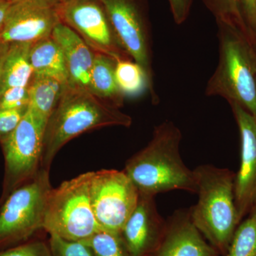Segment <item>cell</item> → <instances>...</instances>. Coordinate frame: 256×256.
Returning a JSON list of instances; mask_svg holds the SVG:
<instances>
[{"label":"cell","instance_id":"2e32d148","mask_svg":"<svg viewBox=\"0 0 256 256\" xmlns=\"http://www.w3.org/2000/svg\"><path fill=\"white\" fill-rule=\"evenodd\" d=\"M116 60L102 54H94L90 76V90L109 105L120 109L126 96L120 90L116 82Z\"/></svg>","mask_w":256,"mask_h":256},{"label":"cell","instance_id":"3957f363","mask_svg":"<svg viewBox=\"0 0 256 256\" xmlns=\"http://www.w3.org/2000/svg\"><path fill=\"white\" fill-rule=\"evenodd\" d=\"M216 22L220 57L205 94L238 104L256 118V50L246 30Z\"/></svg>","mask_w":256,"mask_h":256},{"label":"cell","instance_id":"8fae6325","mask_svg":"<svg viewBox=\"0 0 256 256\" xmlns=\"http://www.w3.org/2000/svg\"><path fill=\"white\" fill-rule=\"evenodd\" d=\"M60 23L58 8L48 0H10L0 42L34 44L52 36Z\"/></svg>","mask_w":256,"mask_h":256},{"label":"cell","instance_id":"836d02e7","mask_svg":"<svg viewBox=\"0 0 256 256\" xmlns=\"http://www.w3.org/2000/svg\"><path fill=\"white\" fill-rule=\"evenodd\" d=\"M48 1L52 3H53V4L56 5V6H58V5L64 3V2L67 1V0H48Z\"/></svg>","mask_w":256,"mask_h":256},{"label":"cell","instance_id":"4fadbf2b","mask_svg":"<svg viewBox=\"0 0 256 256\" xmlns=\"http://www.w3.org/2000/svg\"><path fill=\"white\" fill-rule=\"evenodd\" d=\"M238 126L240 163L234 182L236 205L240 222L256 201V118L238 104H229Z\"/></svg>","mask_w":256,"mask_h":256},{"label":"cell","instance_id":"ffe728a7","mask_svg":"<svg viewBox=\"0 0 256 256\" xmlns=\"http://www.w3.org/2000/svg\"><path fill=\"white\" fill-rule=\"evenodd\" d=\"M114 73L120 90L126 97H136L149 90V82L146 72L134 60H118Z\"/></svg>","mask_w":256,"mask_h":256},{"label":"cell","instance_id":"1f68e13d","mask_svg":"<svg viewBox=\"0 0 256 256\" xmlns=\"http://www.w3.org/2000/svg\"><path fill=\"white\" fill-rule=\"evenodd\" d=\"M249 216L252 217V218H255L256 220V201L254 204L252 205V210H250V213L248 214Z\"/></svg>","mask_w":256,"mask_h":256},{"label":"cell","instance_id":"7a4b0ae2","mask_svg":"<svg viewBox=\"0 0 256 256\" xmlns=\"http://www.w3.org/2000/svg\"><path fill=\"white\" fill-rule=\"evenodd\" d=\"M132 124L129 114L90 90L66 85L45 128L42 168L50 170L60 150L82 133L112 126L130 128Z\"/></svg>","mask_w":256,"mask_h":256},{"label":"cell","instance_id":"d4e9b609","mask_svg":"<svg viewBox=\"0 0 256 256\" xmlns=\"http://www.w3.org/2000/svg\"><path fill=\"white\" fill-rule=\"evenodd\" d=\"M0 256H53L48 240L32 238L15 246L0 250Z\"/></svg>","mask_w":256,"mask_h":256},{"label":"cell","instance_id":"d6986e66","mask_svg":"<svg viewBox=\"0 0 256 256\" xmlns=\"http://www.w3.org/2000/svg\"><path fill=\"white\" fill-rule=\"evenodd\" d=\"M66 86V84L56 79L33 76L28 86V108L46 126Z\"/></svg>","mask_w":256,"mask_h":256},{"label":"cell","instance_id":"44dd1931","mask_svg":"<svg viewBox=\"0 0 256 256\" xmlns=\"http://www.w3.org/2000/svg\"><path fill=\"white\" fill-rule=\"evenodd\" d=\"M226 256H256V220L240 222L234 234Z\"/></svg>","mask_w":256,"mask_h":256},{"label":"cell","instance_id":"4316f807","mask_svg":"<svg viewBox=\"0 0 256 256\" xmlns=\"http://www.w3.org/2000/svg\"><path fill=\"white\" fill-rule=\"evenodd\" d=\"M28 110V108L0 110V139L6 137L18 128Z\"/></svg>","mask_w":256,"mask_h":256},{"label":"cell","instance_id":"ac0fdd59","mask_svg":"<svg viewBox=\"0 0 256 256\" xmlns=\"http://www.w3.org/2000/svg\"><path fill=\"white\" fill-rule=\"evenodd\" d=\"M32 44H10L3 64L0 95L10 88L28 86L34 72L30 62Z\"/></svg>","mask_w":256,"mask_h":256},{"label":"cell","instance_id":"7c38bea8","mask_svg":"<svg viewBox=\"0 0 256 256\" xmlns=\"http://www.w3.org/2000/svg\"><path fill=\"white\" fill-rule=\"evenodd\" d=\"M168 222L156 208V196L140 194L137 206L120 236L129 256H153L166 234Z\"/></svg>","mask_w":256,"mask_h":256},{"label":"cell","instance_id":"8992f818","mask_svg":"<svg viewBox=\"0 0 256 256\" xmlns=\"http://www.w3.org/2000/svg\"><path fill=\"white\" fill-rule=\"evenodd\" d=\"M50 170L42 168L32 181L13 192L0 206V250L34 238L43 230Z\"/></svg>","mask_w":256,"mask_h":256},{"label":"cell","instance_id":"6da1fadb","mask_svg":"<svg viewBox=\"0 0 256 256\" xmlns=\"http://www.w3.org/2000/svg\"><path fill=\"white\" fill-rule=\"evenodd\" d=\"M182 134L172 122L156 126L149 143L126 162L124 172L140 194L182 190L196 194L194 172L184 162L180 154Z\"/></svg>","mask_w":256,"mask_h":256},{"label":"cell","instance_id":"f1b7e54d","mask_svg":"<svg viewBox=\"0 0 256 256\" xmlns=\"http://www.w3.org/2000/svg\"><path fill=\"white\" fill-rule=\"evenodd\" d=\"M193 0H168L170 10L176 24L186 22L191 11Z\"/></svg>","mask_w":256,"mask_h":256},{"label":"cell","instance_id":"d6a6232c","mask_svg":"<svg viewBox=\"0 0 256 256\" xmlns=\"http://www.w3.org/2000/svg\"><path fill=\"white\" fill-rule=\"evenodd\" d=\"M250 40L254 44V46L255 47L256 50V30L252 32V34L250 35Z\"/></svg>","mask_w":256,"mask_h":256},{"label":"cell","instance_id":"9c48e42d","mask_svg":"<svg viewBox=\"0 0 256 256\" xmlns=\"http://www.w3.org/2000/svg\"><path fill=\"white\" fill-rule=\"evenodd\" d=\"M90 196L100 228L120 234L137 206L140 193L124 170H101L92 172Z\"/></svg>","mask_w":256,"mask_h":256},{"label":"cell","instance_id":"277c9868","mask_svg":"<svg viewBox=\"0 0 256 256\" xmlns=\"http://www.w3.org/2000/svg\"><path fill=\"white\" fill-rule=\"evenodd\" d=\"M198 201L188 210L196 228L220 256H226L240 224L236 205V173L212 164L194 170Z\"/></svg>","mask_w":256,"mask_h":256},{"label":"cell","instance_id":"e0dca14e","mask_svg":"<svg viewBox=\"0 0 256 256\" xmlns=\"http://www.w3.org/2000/svg\"><path fill=\"white\" fill-rule=\"evenodd\" d=\"M30 62L35 76L48 77L68 84L63 52L52 36L32 44Z\"/></svg>","mask_w":256,"mask_h":256},{"label":"cell","instance_id":"ba28073f","mask_svg":"<svg viewBox=\"0 0 256 256\" xmlns=\"http://www.w3.org/2000/svg\"><path fill=\"white\" fill-rule=\"evenodd\" d=\"M107 12L122 46L134 62L144 69L154 105L160 98L154 87L152 38L146 0H99Z\"/></svg>","mask_w":256,"mask_h":256},{"label":"cell","instance_id":"4dcf8cb0","mask_svg":"<svg viewBox=\"0 0 256 256\" xmlns=\"http://www.w3.org/2000/svg\"><path fill=\"white\" fill-rule=\"evenodd\" d=\"M9 6L10 0H0V30L4 24Z\"/></svg>","mask_w":256,"mask_h":256},{"label":"cell","instance_id":"30bf717a","mask_svg":"<svg viewBox=\"0 0 256 256\" xmlns=\"http://www.w3.org/2000/svg\"><path fill=\"white\" fill-rule=\"evenodd\" d=\"M57 8L60 22L76 32L94 52L108 56L116 62L132 60L99 0H67Z\"/></svg>","mask_w":256,"mask_h":256},{"label":"cell","instance_id":"52a82bcc","mask_svg":"<svg viewBox=\"0 0 256 256\" xmlns=\"http://www.w3.org/2000/svg\"><path fill=\"white\" fill-rule=\"evenodd\" d=\"M46 124L28 108L18 128L0 139L4 174L0 206L15 190L32 181L42 169Z\"/></svg>","mask_w":256,"mask_h":256},{"label":"cell","instance_id":"5bb4252c","mask_svg":"<svg viewBox=\"0 0 256 256\" xmlns=\"http://www.w3.org/2000/svg\"><path fill=\"white\" fill-rule=\"evenodd\" d=\"M166 234L153 256H220L193 224L190 210H178L166 220Z\"/></svg>","mask_w":256,"mask_h":256},{"label":"cell","instance_id":"cb8c5ba5","mask_svg":"<svg viewBox=\"0 0 256 256\" xmlns=\"http://www.w3.org/2000/svg\"><path fill=\"white\" fill-rule=\"evenodd\" d=\"M53 256H94L87 244L50 235L48 240Z\"/></svg>","mask_w":256,"mask_h":256},{"label":"cell","instance_id":"9a60e30c","mask_svg":"<svg viewBox=\"0 0 256 256\" xmlns=\"http://www.w3.org/2000/svg\"><path fill=\"white\" fill-rule=\"evenodd\" d=\"M52 37L63 52L68 75L67 86L90 90V72L95 52L76 32L62 22L56 26Z\"/></svg>","mask_w":256,"mask_h":256},{"label":"cell","instance_id":"7402d4cb","mask_svg":"<svg viewBox=\"0 0 256 256\" xmlns=\"http://www.w3.org/2000/svg\"><path fill=\"white\" fill-rule=\"evenodd\" d=\"M85 242L94 256H129L119 234L100 229Z\"/></svg>","mask_w":256,"mask_h":256},{"label":"cell","instance_id":"5b68a950","mask_svg":"<svg viewBox=\"0 0 256 256\" xmlns=\"http://www.w3.org/2000/svg\"><path fill=\"white\" fill-rule=\"evenodd\" d=\"M92 172L52 188L47 197L43 230L72 242H84L100 230L90 203Z\"/></svg>","mask_w":256,"mask_h":256},{"label":"cell","instance_id":"484cf974","mask_svg":"<svg viewBox=\"0 0 256 256\" xmlns=\"http://www.w3.org/2000/svg\"><path fill=\"white\" fill-rule=\"evenodd\" d=\"M28 104V86L10 88L0 95V110L26 108Z\"/></svg>","mask_w":256,"mask_h":256},{"label":"cell","instance_id":"603a6c76","mask_svg":"<svg viewBox=\"0 0 256 256\" xmlns=\"http://www.w3.org/2000/svg\"><path fill=\"white\" fill-rule=\"evenodd\" d=\"M216 21H225L238 25L248 32L239 11L238 0H202Z\"/></svg>","mask_w":256,"mask_h":256},{"label":"cell","instance_id":"83f0119b","mask_svg":"<svg viewBox=\"0 0 256 256\" xmlns=\"http://www.w3.org/2000/svg\"><path fill=\"white\" fill-rule=\"evenodd\" d=\"M239 11L249 35L256 30V0H238Z\"/></svg>","mask_w":256,"mask_h":256},{"label":"cell","instance_id":"f546056e","mask_svg":"<svg viewBox=\"0 0 256 256\" xmlns=\"http://www.w3.org/2000/svg\"><path fill=\"white\" fill-rule=\"evenodd\" d=\"M10 44L0 42V86H1L2 74L3 64L9 48Z\"/></svg>","mask_w":256,"mask_h":256}]
</instances>
